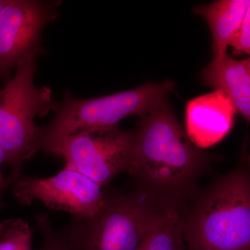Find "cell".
Segmentation results:
<instances>
[{"instance_id": "6da1fadb", "label": "cell", "mask_w": 250, "mask_h": 250, "mask_svg": "<svg viewBox=\"0 0 250 250\" xmlns=\"http://www.w3.org/2000/svg\"><path fill=\"white\" fill-rule=\"evenodd\" d=\"M127 172L161 207L183 213L215 157L192 144L167 102L140 117Z\"/></svg>"}, {"instance_id": "7a4b0ae2", "label": "cell", "mask_w": 250, "mask_h": 250, "mask_svg": "<svg viewBox=\"0 0 250 250\" xmlns=\"http://www.w3.org/2000/svg\"><path fill=\"white\" fill-rule=\"evenodd\" d=\"M182 218L188 250H250L248 166H237L199 192Z\"/></svg>"}, {"instance_id": "3957f363", "label": "cell", "mask_w": 250, "mask_h": 250, "mask_svg": "<svg viewBox=\"0 0 250 250\" xmlns=\"http://www.w3.org/2000/svg\"><path fill=\"white\" fill-rule=\"evenodd\" d=\"M39 54L24 59L0 90V146L4 164L11 169L9 183L18 178L24 163L40 149L41 127L35 124L36 117L46 116L58 106L52 100L50 88L34 84Z\"/></svg>"}, {"instance_id": "277c9868", "label": "cell", "mask_w": 250, "mask_h": 250, "mask_svg": "<svg viewBox=\"0 0 250 250\" xmlns=\"http://www.w3.org/2000/svg\"><path fill=\"white\" fill-rule=\"evenodd\" d=\"M171 210L139 189L106 195L99 214L75 220L63 232L75 250H139Z\"/></svg>"}, {"instance_id": "5b68a950", "label": "cell", "mask_w": 250, "mask_h": 250, "mask_svg": "<svg viewBox=\"0 0 250 250\" xmlns=\"http://www.w3.org/2000/svg\"><path fill=\"white\" fill-rule=\"evenodd\" d=\"M175 83L166 80L99 98L77 99L66 92L55 109L54 119L41 127L40 149L47 152L70 135L93 129L118 127L126 117H140L167 102Z\"/></svg>"}, {"instance_id": "8992f818", "label": "cell", "mask_w": 250, "mask_h": 250, "mask_svg": "<svg viewBox=\"0 0 250 250\" xmlns=\"http://www.w3.org/2000/svg\"><path fill=\"white\" fill-rule=\"evenodd\" d=\"M134 133L118 127L82 130L47 151L60 156L65 167L80 172L100 187L129 169Z\"/></svg>"}, {"instance_id": "52a82bcc", "label": "cell", "mask_w": 250, "mask_h": 250, "mask_svg": "<svg viewBox=\"0 0 250 250\" xmlns=\"http://www.w3.org/2000/svg\"><path fill=\"white\" fill-rule=\"evenodd\" d=\"M13 193L21 205H29L38 200L51 209L70 213L76 220L96 216L106 202L103 187L66 167L47 178L23 177L14 184Z\"/></svg>"}, {"instance_id": "ba28073f", "label": "cell", "mask_w": 250, "mask_h": 250, "mask_svg": "<svg viewBox=\"0 0 250 250\" xmlns=\"http://www.w3.org/2000/svg\"><path fill=\"white\" fill-rule=\"evenodd\" d=\"M48 3L6 1L0 10V79H9L13 69L33 53H41V34L57 16Z\"/></svg>"}, {"instance_id": "9c48e42d", "label": "cell", "mask_w": 250, "mask_h": 250, "mask_svg": "<svg viewBox=\"0 0 250 250\" xmlns=\"http://www.w3.org/2000/svg\"><path fill=\"white\" fill-rule=\"evenodd\" d=\"M236 113L232 102L220 90L192 99L186 106L188 137L199 149L212 147L231 131Z\"/></svg>"}, {"instance_id": "30bf717a", "label": "cell", "mask_w": 250, "mask_h": 250, "mask_svg": "<svg viewBox=\"0 0 250 250\" xmlns=\"http://www.w3.org/2000/svg\"><path fill=\"white\" fill-rule=\"evenodd\" d=\"M202 83L226 94L236 113L248 123L250 120V59L237 60L228 53L213 57L202 70Z\"/></svg>"}, {"instance_id": "8fae6325", "label": "cell", "mask_w": 250, "mask_h": 250, "mask_svg": "<svg viewBox=\"0 0 250 250\" xmlns=\"http://www.w3.org/2000/svg\"><path fill=\"white\" fill-rule=\"evenodd\" d=\"M250 5V0H218L194 9V12L205 18L208 24L214 57L228 53V47L239 29Z\"/></svg>"}, {"instance_id": "7c38bea8", "label": "cell", "mask_w": 250, "mask_h": 250, "mask_svg": "<svg viewBox=\"0 0 250 250\" xmlns=\"http://www.w3.org/2000/svg\"><path fill=\"white\" fill-rule=\"evenodd\" d=\"M139 250H188L182 213L171 210L148 236Z\"/></svg>"}, {"instance_id": "4fadbf2b", "label": "cell", "mask_w": 250, "mask_h": 250, "mask_svg": "<svg viewBox=\"0 0 250 250\" xmlns=\"http://www.w3.org/2000/svg\"><path fill=\"white\" fill-rule=\"evenodd\" d=\"M0 250H32V231L27 221L11 218L0 223Z\"/></svg>"}, {"instance_id": "5bb4252c", "label": "cell", "mask_w": 250, "mask_h": 250, "mask_svg": "<svg viewBox=\"0 0 250 250\" xmlns=\"http://www.w3.org/2000/svg\"><path fill=\"white\" fill-rule=\"evenodd\" d=\"M36 223L43 238V243L38 250H75L69 243L65 233L56 231L52 228L47 215H37Z\"/></svg>"}, {"instance_id": "9a60e30c", "label": "cell", "mask_w": 250, "mask_h": 250, "mask_svg": "<svg viewBox=\"0 0 250 250\" xmlns=\"http://www.w3.org/2000/svg\"><path fill=\"white\" fill-rule=\"evenodd\" d=\"M229 46L236 53L250 54V5L246 10L239 29L233 38Z\"/></svg>"}, {"instance_id": "2e32d148", "label": "cell", "mask_w": 250, "mask_h": 250, "mask_svg": "<svg viewBox=\"0 0 250 250\" xmlns=\"http://www.w3.org/2000/svg\"><path fill=\"white\" fill-rule=\"evenodd\" d=\"M4 163H5L4 153L2 148L0 146V191H3L4 188L9 184L7 179L4 178L1 171V166Z\"/></svg>"}, {"instance_id": "e0dca14e", "label": "cell", "mask_w": 250, "mask_h": 250, "mask_svg": "<svg viewBox=\"0 0 250 250\" xmlns=\"http://www.w3.org/2000/svg\"><path fill=\"white\" fill-rule=\"evenodd\" d=\"M6 0H0V10L4 6V5L6 4Z\"/></svg>"}, {"instance_id": "ac0fdd59", "label": "cell", "mask_w": 250, "mask_h": 250, "mask_svg": "<svg viewBox=\"0 0 250 250\" xmlns=\"http://www.w3.org/2000/svg\"><path fill=\"white\" fill-rule=\"evenodd\" d=\"M1 193H2V191H0V202H1Z\"/></svg>"}]
</instances>
